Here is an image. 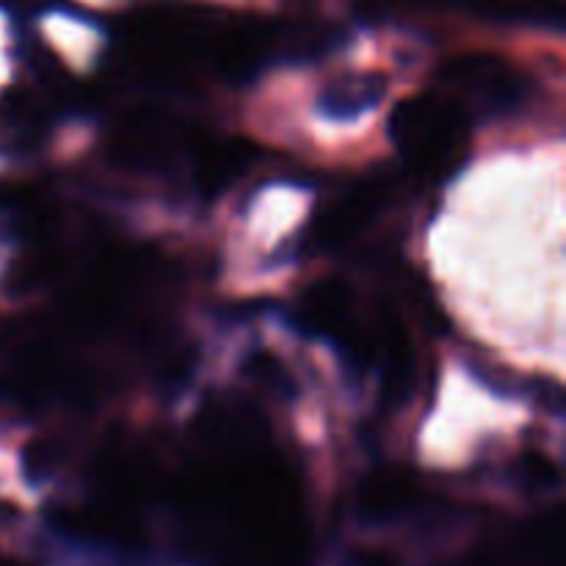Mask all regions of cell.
I'll return each mask as SVG.
<instances>
[{"instance_id": "cell-10", "label": "cell", "mask_w": 566, "mask_h": 566, "mask_svg": "<svg viewBox=\"0 0 566 566\" xmlns=\"http://www.w3.org/2000/svg\"><path fill=\"white\" fill-rule=\"evenodd\" d=\"M0 3L6 6V9H11V11H39V9H44V6L50 3V0H0Z\"/></svg>"}, {"instance_id": "cell-6", "label": "cell", "mask_w": 566, "mask_h": 566, "mask_svg": "<svg viewBox=\"0 0 566 566\" xmlns=\"http://www.w3.org/2000/svg\"><path fill=\"white\" fill-rule=\"evenodd\" d=\"M50 127V105L36 88L14 86L0 94V142L11 149L36 147Z\"/></svg>"}, {"instance_id": "cell-5", "label": "cell", "mask_w": 566, "mask_h": 566, "mask_svg": "<svg viewBox=\"0 0 566 566\" xmlns=\"http://www.w3.org/2000/svg\"><path fill=\"white\" fill-rule=\"evenodd\" d=\"M381 202H385V188L381 186H363L359 191L337 199L329 208H324V213L315 216L313 227H310V243L318 249H329L352 241L374 219Z\"/></svg>"}, {"instance_id": "cell-8", "label": "cell", "mask_w": 566, "mask_h": 566, "mask_svg": "<svg viewBox=\"0 0 566 566\" xmlns=\"http://www.w3.org/2000/svg\"><path fill=\"white\" fill-rule=\"evenodd\" d=\"M418 501V484L401 470H385L365 481L363 509L370 517H390Z\"/></svg>"}, {"instance_id": "cell-9", "label": "cell", "mask_w": 566, "mask_h": 566, "mask_svg": "<svg viewBox=\"0 0 566 566\" xmlns=\"http://www.w3.org/2000/svg\"><path fill=\"white\" fill-rule=\"evenodd\" d=\"M385 94V77H343L326 92L324 105L332 114H357L365 105H374Z\"/></svg>"}, {"instance_id": "cell-3", "label": "cell", "mask_w": 566, "mask_h": 566, "mask_svg": "<svg viewBox=\"0 0 566 566\" xmlns=\"http://www.w3.org/2000/svg\"><path fill=\"white\" fill-rule=\"evenodd\" d=\"M440 81L442 92L453 94L464 108L479 105L495 114L517 108L528 92L523 72L497 55H462V59L448 61L440 72Z\"/></svg>"}, {"instance_id": "cell-4", "label": "cell", "mask_w": 566, "mask_h": 566, "mask_svg": "<svg viewBox=\"0 0 566 566\" xmlns=\"http://www.w3.org/2000/svg\"><path fill=\"white\" fill-rule=\"evenodd\" d=\"M188 144L186 127L153 108H138L116 127L111 155L133 169H164Z\"/></svg>"}, {"instance_id": "cell-2", "label": "cell", "mask_w": 566, "mask_h": 566, "mask_svg": "<svg viewBox=\"0 0 566 566\" xmlns=\"http://www.w3.org/2000/svg\"><path fill=\"white\" fill-rule=\"evenodd\" d=\"M470 111L448 92H423L401 99L390 116V136L415 171L446 177L468 147Z\"/></svg>"}, {"instance_id": "cell-11", "label": "cell", "mask_w": 566, "mask_h": 566, "mask_svg": "<svg viewBox=\"0 0 566 566\" xmlns=\"http://www.w3.org/2000/svg\"><path fill=\"white\" fill-rule=\"evenodd\" d=\"M359 566H396V564H392V558L385 556V553H365Z\"/></svg>"}, {"instance_id": "cell-7", "label": "cell", "mask_w": 566, "mask_h": 566, "mask_svg": "<svg viewBox=\"0 0 566 566\" xmlns=\"http://www.w3.org/2000/svg\"><path fill=\"white\" fill-rule=\"evenodd\" d=\"M254 147L241 138H219V142L199 144L193 155V180L199 191L213 197L227 191L243 171L252 166Z\"/></svg>"}, {"instance_id": "cell-1", "label": "cell", "mask_w": 566, "mask_h": 566, "mask_svg": "<svg viewBox=\"0 0 566 566\" xmlns=\"http://www.w3.org/2000/svg\"><path fill=\"white\" fill-rule=\"evenodd\" d=\"M210 451L191 486V514L216 566H302L304 517L291 475L258 442V420L235 403L199 418Z\"/></svg>"}]
</instances>
